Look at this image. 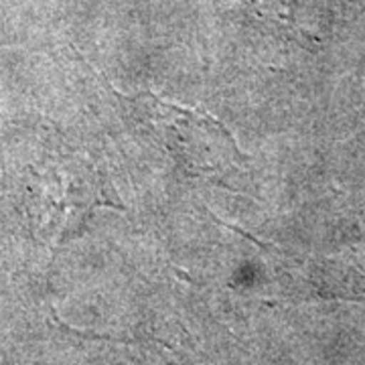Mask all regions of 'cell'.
Segmentation results:
<instances>
[{
	"instance_id": "obj_2",
	"label": "cell",
	"mask_w": 365,
	"mask_h": 365,
	"mask_svg": "<svg viewBox=\"0 0 365 365\" xmlns=\"http://www.w3.org/2000/svg\"><path fill=\"white\" fill-rule=\"evenodd\" d=\"M256 9L268 19H276L282 23H292L294 16V0H252Z\"/></svg>"
},
{
	"instance_id": "obj_1",
	"label": "cell",
	"mask_w": 365,
	"mask_h": 365,
	"mask_svg": "<svg viewBox=\"0 0 365 365\" xmlns=\"http://www.w3.org/2000/svg\"><path fill=\"white\" fill-rule=\"evenodd\" d=\"M157 126L169 153L195 175L213 177L234 165L240 153L230 130L199 108L173 104L155 96H138Z\"/></svg>"
},
{
	"instance_id": "obj_3",
	"label": "cell",
	"mask_w": 365,
	"mask_h": 365,
	"mask_svg": "<svg viewBox=\"0 0 365 365\" xmlns=\"http://www.w3.org/2000/svg\"><path fill=\"white\" fill-rule=\"evenodd\" d=\"M100 365H118V364H100Z\"/></svg>"
}]
</instances>
